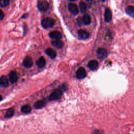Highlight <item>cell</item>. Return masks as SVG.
I'll use <instances>...</instances> for the list:
<instances>
[{
    "label": "cell",
    "instance_id": "obj_16",
    "mask_svg": "<svg viewBox=\"0 0 134 134\" xmlns=\"http://www.w3.org/2000/svg\"><path fill=\"white\" fill-rule=\"evenodd\" d=\"M46 60L44 57H40L36 62V65L37 66L40 68H42L43 67H44L46 65Z\"/></svg>",
    "mask_w": 134,
    "mask_h": 134
},
{
    "label": "cell",
    "instance_id": "obj_11",
    "mask_svg": "<svg viewBox=\"0 0 134 134\" xmlns=\"http://www.w3.org/2000/svg\"><path fill=\"white\" fill-rule=\"evenodd\" d=\"M78 34L79 38H80L81 39H86L89 37V33L84 30H79L78 32Z\"/></svg>",
    "mask_w": 134,
    "mask_h": 134
},
{
    "label": "cell",
    "instance_id": "obj_3",
    "mask_svg": "<svg viewBox=\"0 0 134 134\" xmlns=\"http://www.w3.org/2000/svg\"><path fill=\"white\" fill-rule=\"evenodd\" d=\"M37 7L39 11L42 12H46L49 9V3L46 1H39L37 4Z\"/></svg>",
    "mask_w": 134,
    "mask_h": 134
},
{
    "label": "cell",
    "instance_id": "obj_25",
    "mask_svg": "<svg viewBox=\"0 0 134 134\" xmlns=\"http://www.w3.org/2000/svg\"><path fill=\"white\" fill-rule=\"evenodd\" d=\"M100 131L99 130H95L93 132V134H100Z\"/></svg>",
    "mask_w": 134,
    "mask_h": 134
},
{
    "label": "cell",
    "instance_id": "obj_17",
    "mask_svg": "<svg viewBox=\"0 0 134 134\" xmlns=\"http://www.w3.org/2000/svg\"><path fill=\"white\" fill-rule=\"evenodd\" d=\"M51 44H52L54 47L58 49L61 48L64 46L63 42H61L60 40H56L55 41H53V42L51 43Z\"/></svg>",
    "mask_w": 134,
    "mask_h": 134
},
{
    "label": "cell",
    "instance_id": "obj_22",
    "mask_svg": "<svg viewBox=\"0 0 134 134\" xmlns=\"http://www.w3.org/2000/svg\"><path fill=\"white\" fill-rule=\"evenodd\" d=\"M9 3L8 0H0V6L2 7H5L7 6Z\"/></svg>",
    "mask_w": 134,
    "mask_h": 134
},
{
    "label": "cell",
    "instance_id": "obj_1",
    "mask_svg": "<svg viewBox=\"0 0 134 134\" xmlns=\"http://www.w3.org/2000/svg\"><path fill=\"white\" fill-rule=\"evenodd\" d=\"M55 20L52 18L46 17L42 21V26L45 28H49L53 27L55 24Z\"/></svg>",
    "mask_w": 134,
    "mask_h": 134
},
{
    "label": "cell",
    "instance_id": "obj_23",
    "mask_svg": "<svg viewBox=\"0 0 134 134\" xmlns=\"http://www.w3.org/2000/svg\"><path fill=\"white\" fill-rule=\"evenodd\" d=\"M14 111L13 109L11 108V109H9L8 110H7L6 115H5V117L7 118H10L13 116V115H14Z\"/></svg>",
    "mask_w": 134,
    "mask_h": 134
},
{
    "label": "cell",
    "instance_id": "obj_20",
    "mask_svg": "<svg viewBox=\"0 0 134 134\" xmlns=\"http://www.w3.org/2000/svg\"><path fill=\"white\" fill-rule=\"evenodd\" d=\"M31 111H32V108H31L30 106L29 105H25L23 106L21 108L22 112L26 113V114H27V113H30Z\"/></svg>",
    "mask_w": 134,
    "mask_h": 134
},
{
    "label": "cell",
    "instance_id": "obj_8",
    "mask_svg": "<svg viewBox=\"0 0 134 134\" xmlns=\"http://www.w3.org/2000/svg\"><path fill=\"white\" fill-rule=\"evenodd\" d=\"M49 35L51 38L55 39L56 40H60L62 38V35L61 33L57 30H55L50 32Z\"/></svg>",
    "mask_w": 134,
    "mask_h": 134
},
{
    "label": "cell",
    "instance_id": "obj_10",
    "mask_svg": "<svg viewBox=\"0 0 134 134\" xmlns=\"http://www.w3.org/2000/svg\"><path fill=\"white\" fill-rule=\"evenodd\" d=\"M9 80L12 83H14L18 80V76L14 71H11L9 74Z\"/></svg>",
    "mask_w": 134,
    "mask_h": 134
},
{
    "label": "cell",
    "instance_id": "obj_21",
    "mask_svg": "<svg viewBox=\"0 0 134 134\" xmlns=\"http://www.w3.org/2000/svg\"><path fill=\"white\" fill-rule=\"evenodd\" d=\"M80 11L82 13H84L86 11V5L85 3L81 2L80 3Z\"/></svg>",
    "mask_w": 134,
    "mask_h": 134
},
{
    "label": "cell",
    "instance_id": "obj_19",
    "mask_svg": "<svg viewBox=\"0 0 134 134\" xmlns=\"http://www.w3.org/2000/svg\"><path fill=\"white\" fill-rule=\"evenodd\" d=\"M82 22L85 25H89L91 22V17L88 14L84 15L82 18Z\"/></svg>",
    "mask_w": 134,
    "mask_h": 134
},
{
    "label": "cell",
    "instance_id": "obj_26",
    "mask_svg": "<svg viewBox=\"0 0 134 134\" xmlns=\"http://www.w3.org/2000/svg\"><path fill=\"white\" fill-rule=\"evenodd\" d=\"M3 99V98H2V96H1V95H0V101H1Z\"/></svg>",
    "mask_w": 134,
    "mask_h": 134
},
{
    "label": "cell",
    "instance_id": "obj_5",
    "mask_svg": "<svg viewBox=\"0 0 134 134\" xmlns=\"http://www.w3.org/2000/svg\"><path fill=\"white\" fill-rule=\"evenodd\" d=\"M68 9L69 12L74 15H76L79 13V9L76 5L73 3H70L68 5Z\"/></svg>",
    "mask_w": 134,
    "mask_h": 134
},
{
    "label": "cell",
    "instance_id": "obj_12",
    "mask_svg": "<svg viewBox=\"0 0 134 134\" xmlns=\"http://www.w3.org/2000/svg\"><path fill=\"white\" fill-rule=\"evenodd\" d=\"M98 66H99V64H98L97 61L94 60H91L88 63V67L93 71L96 70L98 68Z\"/></svg>",
    "mask_w": 134,
    "mask_h": 134
},
{
    "label": "cell",
    "instance_id": "obj_2",
    "mask_svg": "<svg viewBox=\"0 0 134 134\" xmlns=\"http://www.w3.org/2000/svg\"><path fill=\"white\" fill-rule=\"evenodd\" d=\"M63 94V90L61 88L54 91L49 96L50 101H56L59 100Z\"/></svg>",
    "mask_w": 134,
    "mask_h": 134
},
{
    "label": "cell",
    "instance_id": "obj_7",
    "mask_svg": "<svg viewBox=\"0 0 134 134\" xmlns=\"http://www.w3.org/2000/svg\"><path fill=\"white\" fill-rule=\"evenodd\" d=\"M23 65L26 68H29L30 67H32L33 65V61L32 58L29 56L26 57L24 60Z\"/></svg>",
    "mask_w": 134,
    "mask_h": 134
},
{
    "label": "cell",
    "instance_id": "obj_4",
    "mask_svg": "<svg viewBox=\"0 0 134 134\" xmlns=\"http://www.w3.org/2000/svg\"><path fill=\"white\" fill-rule=\"evenodd\" d=\"M97 57L100 59L103 60L107 57L108 53L106 50L104 48H100L97 50Z\"/></svg>",
    "mask_w": 134,
    "mask_h": 134
},
{
    "label": "cell",
    "instance_id": "obj_9",
    "mask_svg": "<svg viewBox=\"0 0 134 134\" xmlns=\"http://www.w3.org/2000/svg\"><path fill=\"white\" fill-rule=\"evenodd\" d=\"M104 18L106 22H110L112 18V13L109 8H106L105 11Z\"/></svg>",
    "mask_w": 134,
    "mask_h": 134
},
{
    "label": "cell",
    "instance_id": "obj_18",
    "mask_svg": "<svg viewBox=\"0 0 134 134\" xmlns=\"http://www.w3.org/2000/svg\"><path fill=\"white\" fill-rule=\"evenodd\" d=\"M45 105V103L44 101H38L34 104V107L36 109H40L43 108Z\"/></svg>",
    "mask_w": 134,
    "mask_h": 134
},
{
    "label": "cell",
    "instance_id": "obj_15",
    "mask_svg": "<svg viewBox=\"0 0 134 134\" xmlns=\"http://www.w3.org/2000/svg\"><path fill=\"white\" fill-rule=\"evenodd\" d=\"M125 11L128 15L134 18V6H128L125 9Z\"/></svg>",
    "mask_w": 134,
    "mask_h": 134
},
{
    "label": "cell",
    "instance_id": "obj_14",
    "mask_svg": "<svg viewBox=\"0 0 134 134\" xmlns=\"http://www.w3.org/2000/svg\"><path fill=\"white\" fill-rule=\"evenodd\" d=\"M45 52L49 57H50L52 59L55 58L57 56V53L56 52V51L51 48H47Z\"/></svg>",
    "mask_w": 134,
    "mask_h": 134
},
{
    "label": "cell",
    "instance_id": "obj_13",
    "mask_svg": "<svg viewBox=\"0 0 134 134\" xmlns=\"http://www.w3.org/2000/svg\"><path fill=\"white\" fill-rule=\"evenodd\" d=\"M8 85V81L7 77L5 75L2 76L0 78V86L4 87H7Z\"/></svg>",
    "mask_w": 134,
    "mask_h": 134
},
{
    "label": "cell",
    "instance_id": "obj_6",
    "mask_svg": "<svg viewBox=\"0 0 134 134\" xmlns=\"http://www.w3.org/2000/svg\"><path fill=\"white\" fill-rule=\"evenodd\" d=\"M76 78L79 79H82L85 78L86 72L85 69L83 68H80L76 71Z\"/></svg>",
    "mask_w": 134,
    "mask_h": 134
},
{
    "label": "cell",
    "instance_id": "obj_24",
    "mask_svg": "<svg viewBox=\"0 0 134 134\" xmlns=\"http://www.w3.org/2000/svg\"><path fill=\"white\" fill-rule=\"evenodd\" d=\"M4 17V14L2 10L0 9V20H2Z\"/></svg>",
    "mask_w": 134,
    "mask_h": 134
}]
</instances>
